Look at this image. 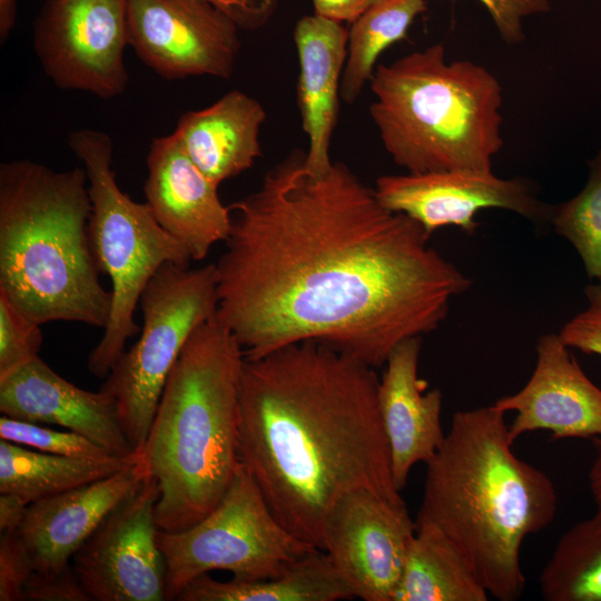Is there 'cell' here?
<instances>
[{
  "label": "cell",
  "instance_id": "obj_1",
  "mask_svg": "<svg viewBox=\"0 0 601 601\" xmlns=\"http://www.w3.org/2000/svg\"><path fill=\"white\" fill-rule=\"evenodd\" d=\"M305 156L293 150L228 206L216 316L247 359L313 341L377 368L439 328L472 282L344 162L317 174Z\"/></svg>",
  "mask_w": 601,
  "mask_h": 601
},
{
  "label": "cell",
  "instance_id": "obj_2",
  "mask_svg": "<svg viewBox=\"0 0 601 601\" xmlns=\"http://www.w3.org/2000/svg\"><path fill=\"white\" fill-rule=\"evenodd\" d=\"M375 368L308 341L245 358L238 455L277 520L325 549L336 502L367 490L404 503L394 485Z\"/></svg>",
  "mask_w": 601,
  "mask_h": 601
},
{
  "label": "cell",
  "instance_id": "obj_3",
  "mask_svg": "<svg viewBox=\"0 0 601 601\" xmlns=\"http://www.w3.org/2000/svg\"><path fill=\"white\" fill-rule=\"evenodd\" d=\"M504 415L493 404L454 413L426 463L415 523L436 525L490 597L514 601L525 589L521 546L552 523L558 495L543 471L513 452Z\"/></svg>",
  "mask_w": 601,
  "mask_h": 601
},
{
  "label": "cell",
  "instance_id": "obj_4",
  "mask_svg": "<svg viewBox=\"0 0 601 601\" xmlns=\"http://www.w3.org/2000/svg\"><path fill=\"white\" fill-rule=\"evenodd\" d=\"M242 346L216 314L185 344L139 450L156 480L159 530L177 532L206 516L228 490L238 455Z\"/></svg>",
  "mask_w": 601,
  "mask_h": 601
},
{
  "label": "cell",
  "instance_id": "obj_5",
  "mask_svg": "<svg viewBox=\"0 0 601 601\" xmlns=\"http://www.w3.org/2000/svg\"><path fill=\"white\" fill-rule=\"evenodd\" d=\"M83 167L16 159L0 166V294L28 317L105 328L111 292L89 235Z\"/></svg>",
  "mask_w": 601,
  "mask_h": 601
},
{
  "label": "cell",
  "instance_id": "obj_6",
  "mask_svg": "<svg viewBox=\"0 0 601 601\" xmlns=\"http://www.w3.org/2000/svg\"><path fill=\"white\" fill-rule=\"evenodd\" d=\"M370 85L371 118L397 166L411 174L492 171L503 147L502 87L487 68L449 61L435 43L377 65Z\"/></svg>",
  "mask_w": 601,
  "mask_h": 601
},
{
  "label": "cell",
  "instance_id": "obj_7",
  "mask_svg": "<svg viewBox=\"0 0 601 601\" xmlns=\"http://www.w3.org/2000/svg\"><path fill=\"white\" fill-rule=\"evenodd\" d=\"M68 144L88 177L91 247L100 273L111 283L109 321L87 361L91 374L107 377L127 341L140 331L135 313L146 285L165 264L188 266L193 260L146 201H135L120 189L108 134L79 129L70 134Z\"/></svg>",
  "mask_w": 601,
  "mask_h": 601
},
{
  "label": "cell",
  "instance_id": "obj_8",
  "mask_svg": "<svg viewBox=\"0 0 601 601\" xmlns=\"http://www.w3.org/2000/svg\"><path fill=\"white\" fill-rule=\"evenodd\" d=\"M142 327L101 386L116 401L121 427L136 451L149 432L162 390L193 332L216 314L215 264H165L142 290Z\"/></svg>",
  "mask_w": 601,
  "mask_h": 601
},
{
  "label": "cell",
  "instance_id": "obj_9",
  "mask_svg": "<svg viewBox=\"0 0 601 601\" xmlns=\"http://www.w3.org/2000/svg\"><path fill=\"white\" fill-rule=\"evenodd\" d=\"M157 542L166 564V601L176 600L189 582L211 571H228L239 580H262L279 574L316 549L277 520L242 464L206 516L177 532L159 530Z\"/></svg>",
  "mask_w": 601,
  "mask_h": 601
},
{
  "label": "cell",
  "instance_id": "obj_10",
  "mask_svg": "<svg viewBox=\"0 0 601 601\" xmlns=\"http://www.w3.org/2000/svg\"><path fill=\"white\" fill-rule=\"evenodd\" d=\"M127 0H45L33 48L47 77L63 90L102 99L122 95L129 75Z\"/></svg>",
  "mask_w": 601,
  "mask_h": 601
},
{
  "label": "cell",
  "instance_id": "obj_11",
  "mask_svg": "<svg viewBox=\"0 0 601 601\" xmlns=\"http://www.w3.org/2000/svg\"><path fill=\"white\" fill-rule=\"evenodd\" d=\"M129 46L159 77H231L239 22L208 0H127Z\"/></svg>",
  "mask_w": 601,
  "mask_h": 601
},
{
  "label": "cell",
  "instance_id": "obj_12",
  "mask_svg": "<svg viewBox=\"0 0 601 601\" xmlns=\"http://www.w3.org/2000/svg\"><path fill=\"white\" fill-rule=\"evenodd\" d=\"M158 499V484L148 476L73 554L71 565L91 600H166V564L155 518Z\"/></svg>",
  "mask_w": 601,
  "mask_h": 601
},
{
  "label": "cell",
  "instance_id": "obj_13",
  "mask_svg": "<svg viewBox=\"0 0 601 601\" xmlns=\"http://www.w3.org/2000/svg\"><path fill=\"white\" fill-rule=\"evenodd\" d=\"M415 531L405 503L357 490L329 512L324 551L355 598L394 601Z\"/></svg>",
  "mask_w": 601,
  "mask_h": 601
},
{
  "label": "cell",
  "instance_id": "obj_14",
  "mask_svg": "<svg viewBox=\"0 0 601 601\" xmlns=\"http://www.w3.org/2000/svg\"><path fill=\"white\" fill-rule=\"evenodd\" d=\"M374 189L383 206L411 217L430 235L444 226L472 234L479 226L476 214L489 208L506 209L531 220L550 218L552 211L524 179H504L493 171L385 175L377 178Z\"/></svg>",
  "mask_w": 601,
  "mask_h": 601
},
{
  "label": "cell",
  "instance_id": "obj_15",
  "mask_svg": "<svg viewBox=\"0 0 601 601\" xmlns=\"http://www.w3.org/2000/svg\"><path fill=\"white\" fill-rule=\"evenodd\" d=\"M493 405L515 413L508 425L512 443L535 431H548L556 440L601 436V388L585 375L558 334L539 338L536 364L526 384Z\"/></svg>",
  "mask_w": 601,
  "mask_h": 601
},
{
  "label": "cell",
  "instance_id": "obj_16",
  "mask_svg": "<svg viewBox=\"0 0 601 601\" xmlns=\"http://www.w3.org/2000/svg\"><path fill=\"white\" fill-rule=\"evenodd\" d=\"M218 187L194 164L174 132L151 140L144 186L146 203L193 262L203 260L229 235L231 215L219 198Z\"/></svg>",
  "mask_w": 601,
  "mask_h": 601
},
{
  "label": "cell",
  "instance_id": "obj_17",
  "mask_svg": "<svg viewBox=\"0 0 601 601\" xmlns=\"http://www.w3.org/2000/svg\"><path fill=\"white\" fill-rule=\"evenodd\" d=\"M0 411L12 418L77 432L114 456L136 452L121 427L115 398L101 390L76 386L40 356L0 377Z\"/></svg>",
  "mask_w": 601,
  "mask_h": 601
},
{
  "label": "cell",
  "instance_id": "obj_18",
  "mask_svg": "<svg viewBox=\"0 0 601 601\" xmlns=\"http://www.w3.org/2000/svg\"><path fill=\"white\" fill-rule=\"evenodd\" d=\"M148 476L139 452L134 463L117 473L29 504L19 532L35 572H56L71 564L105 518Z\"/></svg>",
  "mask_w": 601,
  "mask_h": 601
},
{
  "label": "cell",
  "instance_id": "obj_19",
  "mask_svg": "<svg viewBox=\"0 0 601 601\" xmlns=\"http://www.w3.org/2000/svg\"><path fill=\"white\" fill-rule=\"evenodd\" d=\"M422 337L404 341L390 354L380 378L377 400L386 433L393 482L402 491L412 467L427 463L442 445L445 433L441 424L443 394L426 391L418 377Z\"/></svg>",
  "mask_w": 601,
  "mask_h": 601
},
{
  "label": "cell",
  "instance_id": "obj_20",
  "mask_svg": "<svg viewBox=\"0 0 601 601\" xmlns=\"http://www.w3.org/2000/svg\"><path fill=\"white\" fill-rule=\"evenodd\" d=\"M294 42L299 63L297 105L308 140L306 165L322 174L333 164L329 148L338 120L348 31L341 22L314 13L297 21Z\"/></svg>",
  "mask_w": 601,
  "mask_h": 601
},
{
  "label": "cell",
  "instance_id": "obj_21",
  "mask_svg": "<svg viewBox=\"0 0 601 601\" xmlns=\"http://www.w3.org/2000/svg\"><path fill=\"white\" fill-rule=\"evenodd\" d=\"M265 120L258 100L231 90L206 108L183 114L174 134L194 164L219 186L260 157Z\"/></svg>",
  "mask_w": 601,
  "mask_h": 601
},
{
  "label": "cell",
  "instance_id": "obj_22",
  "mask_svg": "<svg viewBox=\"0 0 601 601\" xmlns=\"http://www.w3.org/2000/svg\"><path fill=\"white\" fill-rule=\"evenodd\" d=\"M355 598L328 554L313 549L277 575L228 581L209 573L189 582L175 601H338Z\"/></svg>",
  "mask_w": 601,
  "mask_h": 601
},
{
  "label": "cell",
  "instance_id": "obj_23",
  "mask_svg": "<svg viewBox=\"0 0 601 601\" xmlns=\"http://www.w3.org/2000/svg\"><path fill=\"white\" fill-rule=\"evenodd\" d=\"M394 601H486L490 595L449 538L415 523Z\"/></svg>",
  "mask_w": 601,
  "mask_h": 601
},
{
  "label": "cell",
  "instance_id": "obj_24",
  "mask_svg": "<svg viewBox=\"0 0 601 601\" xmlns=\"http://www.w3.org/2000/svg\"><path fill=\"white\" fill-rule=\"evenodd\" d=\"M139 456L86 460L45 453L0 439V493H9L26 504L117 473Z\"/></svg>",
  "mask_w": 601,
  "mask_h": 601
},
{
  "label": "cell",
  "instance_id": "obj_25",
  "mask_svg": "<svg viewBox=\"0 0 601 601\" xmlns=\"http://www.w3.org/2000/svg\"><path fill=\"white\" fill-rule=\"evenodd\" d=\"M426 9L425 0H381L352 23L341 81L339 95L344 102L352 105L357 100L380 56L406 39L414 19Z\"/></svg>",
  "mask_w": 601,
  "mask_h": 601
},
{
  "label": "cell",
  "instance_id": "obj_26",
  "mask_svg": "<svg viewBox=\"0 0 601 601\" xmlns=\"http://www.w3.org/2000/svg\"><path fill=\"white\" fill-rule=\"evenodd\" d=\"M546 601H601V511L558 540L539 575Z\"/></svg>",
  "mask_w": 601,
  "mask_h": 601
},
{
  "label": "cell",
  "instance_id": "obj_27",
  "mask_svg": "<svg viewBox=\"0 0 601 601\" xmlns=\"http://www.w3.org/2000/svg\"><path fill=\"white\" fill-rule=\"evenodd\" d=\"M554 230L574 247L590 279L601 282V149L589 161L581 191L552 207Z\"/></svg>",
  "mask_w": 601,
  "mask_h": 601
},
{
  "label": "cell",
  "instance_id": "obj_28",
  "mask_svg": "<svg viewBox=\"0 0 601 601\" xmlns=\"http://www.w3.org/2000/svg\"><path fill=\"white\" fill-rule=\"evenodd\" d=\"M0 439L61 456L97 461L114 457L105 447L77 432L57 431L7 415L0 417Z\"/></svg>",
  "mask_w": 601,
  "mask_h": 601
},
{
  "label": "cell",
  "instance_id": "obj_29",
  "mask_svg": "<svg viewBox=\"0 0 601 601\" xmlns=\"http://www.w3.org/2000/svg\"><path fill=\"white\" fill-rule=\"evenodd\" d=\"M41 324L0 294V377L39 356Z\"/></svg>",
  "mask_w": 601,
  "mask_h": 601
},
{
  "label": "cell",
  "instance_id": "obj_30",
  "mask_svg": "<svg viewBox=\"0 0 601 601\" xmlns=\"http://www.w3.org/2000/svg\"><path fill=\"white\" fill-rule=\"evenodd\" d=\"M35 568L19 530L0 532V601H24Z\"/></svg>",
  "mask_w": 601,
  "mask_h": 601
},
{
  "label": "cell",
  "instance_id": "obj_31",
  "mask_svg": "<svg viewBox=\"0 0 601 601\" xmlns=\"http://www.w3.org/2000/svg\"><path fill=\"white\" fill-rule=\"evenodd\" d=\"M587 307L568 321L558 334L569 347L601 356V282L584 288Z\"/></svg>",
  "mask_w": 601,
  "mask_h": 601
},
{
  "label": "cell",
  "instance_id": "obj_32",
  "mask_svg": "<svg viewBox=\"0 0 601 601\" xmlns=\"http://www.w3.org/2000/svg\"><path fill=\"white\" fill-rule=\"evenodd\" d=\"M490 14L495 29L508 45L524 40L523 22L526 18L546 13L551 9L549 0H477Z\"/></svg>",
  "mask_w": 601,
  "mask_h": 601
},
{
  "label": "cell",
  "instance_id": "obj_33",
  "mask_svg": "<svg viewBox=\"0 0 601 601\" xmlns=\"http://www.w3.org/2000/svg\"><path fill=\"white\" fill-rule=\"evenodd\" d=\"M24 600L91 601L71 564L50 572L31 574L24 587Z\"/></svg>",
  "mask_w": 601,
  "mask_h": 601
},
{
  "label": "cell",
  "instance_id": "obj_34",
  "mask_svg": "<svg viewBox=\"0 0 601 601\" xmlns=\"http://www.w3.org/2000/svg\"><path fill=\"white\" fill-rule=\"evenodd\" d=\"M381 0H313L315 14L343 23L355 22Z\"/></svg>",
  "mask_w": 601,
  "mask_h": 601
},
{
  "label": "cell",
  "instance_id": "obj_35",
  "mask_svg": "<svg viewBox=\"0 0 601 601\" xmlns=\"http://www.w3.org/2000/svg\"><path fill=\"white\" fill-rule=\"evenodd\" d=\"M230 13L242 27L260 23L272 7V0H208Z\"/></svg>",
  "mask_w": 601,
  "mask_h": 601
},
{
  "label": "cell",
  "instance_id": "obj_36",
  "mask_svg": "<svg viewBox=\"0 0 601 601\" xmlns=\"http://www.w3.org/2000/svg\"><path fill=\"white\" fill-rule=\"evenodd\" d=\"M28 506L19 497L9 493H1L0 532L19 530L24 520Z\"/></svg>",
  "mask_w": 601,
  "mask_h": 601
},
{
  "label": "cell",
  "instance_id": "obj_37",
  "mask_svg": "<svg viewBox=\"0 0 601 601\" xmlns=\"http://www.w3.org/2000/svg\"><path fill=\"white\" fill-rule=\"evenodd\" d=\"M594 455L588 472L589 489L597 510L601 511V436L592 439Z\"/></svg>",
  "mask_w": 601,
  "mask_h": 601
},
{
  "label": "cell",
  "instance_id": "obj_38",
  "mask_svg": "<svg viewBox=\"0 0 601 601\" xmlns=\"http://www.w3.org/2000/svg\"><path fill=\"white\" fill-rule=\"evenodd\" d=\"M17 0H0V39L6 41L16 23Z\"/></svg>",
  "mask_w": 601,
  "mask_h": 601
}]
</instances>
